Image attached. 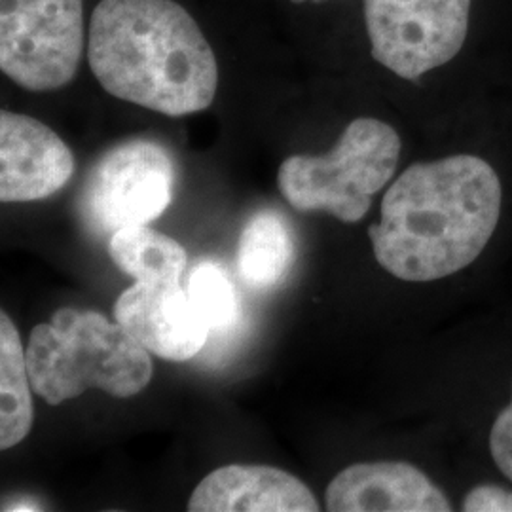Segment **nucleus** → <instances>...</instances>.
Segmentation results:
<instances>
[{"instance_id":"dca6fc26","label":"nucleus","mask_w":512,"mask_h":512,"mask_svg":"<svg viewBox=\"0 0 512 512\" xmlns=\"http://www.w3.org/2000/svg\"><path fill=\"white\" fill-rule=\"evenodd\" d=\"M490 454L497 469L512 482V399L511 404L499 412L492 425Z\"/></svg>"},{"instance_id":"7ed1b4c3","label":"nucleus","mask_w":512,"mask_h":512,"mask_svg":"<svg viewBox=\"0 0 512 512\" xmlns=\"http://www.w3.org/2000/svg\"><path fill=\"white\" fill-rule=\"evenodd\" d=\"M25 351L31 387L52 406L88 389L128 399L152 378L148 349L118 321L93 310L55 311L50 323L33 329Z\"/></svg>"},{"instance_id":"f03ea898","label":"nucleus","mask_w":512,"mask_h":512,"mask_svg":"<svg viewBox=\"0 0 512 512\" xmlns=\"http://www.w3.org/2000/svg\"><path fill=\"white\" fill-rule=\"evenodd\" d=\"M88 63L105 92L167 116L211 107L219 88L215 52L175 0H101Z\"/></svg>"},{"instance_id":"f3484780","label":"nucleus","mask_w":512,"mask_h":512,"mask_svg":"<svg viewBox=\"0 0 512 512\" xmlns=\"http://www.w3.org/2000/svg\"><path fill=\"white\" fill-rule=\"evenodd\" d=\"M465 512H512V492L501 486H476L463 499Z\"/></svg>"},{"instance_id":"f8f14e48","label":"nucleus","mask_w":512,"mask_h":512,"mask_svg":"<svg viewBox=\"0 0 512 512\" xmlns=\"http://www.w3.org/2000/svg\"><path fill=\"white\" fill-rule=\"evenodd\" d=\"M296 260L293 226L279 211L264 209L247 220L238 241L241 281L260 293L277 289Z\"/></svg>"},{"instance_id":"423d86ee","label":"nucleus","mask_w":512,"mask_h":512,"mask_svg":"<svg viewBox=\"0 0 512 512\" xmlns=\"http://www.w3.org/2000/svg\"><path fill=\"white\" fill-rule=\"evenodd\" d=\"M175 181V160L160 143L131 139L114 145L84 181L78 200L82 219L101 236L148 224L173 202Z\"/></svg>"},{"instance_id":"6e6552de","label":"nucleus","mask_w":512,"mask_h":512,"mask_svg":"<svg viewBox=\"0 0 512 512\" xmlns=\"http://www.w3.org/2000/svg\"><path fill=\"white\" fill-rule=\"evenodd\" d=\"M114 319L150 353L173 363L196 357L211 332L179 283L137 281L116 300Z\"/></svg>"},{"instance_id":"9b49d317","label":"nucleus","mask_w":512,"mask_h":512,"mask_svg":"<svg viewBox=\"0 0 512 512\" xmlns=\"http://www.w3.org/2000/svg\"><path fill=\"white\" fill-rule=\"evenodd\" d=\"M192 512H317L319 503L296 476L268 465H226L190 495Z\"/></svg>"},{"instance_id":"1a4fd4ad","label":"nucleus","mask_w":512,"mask_h":512,"mask_svg":"<svg viewBox=\"0 0 512 512\" xmlns=\"http://www.w3.org/2000/svg\"><path fill=\"white\" fill-rule=\"evenodd\" d=\"M74 156L54 129L31 116L0 112V200L38 202L71 181Z\"/></svg>"},{"instance_id":"0eeeda50","label":"nucleus","mask_w":512,"mask_h":512,"mask_svg":"<svg viewBox=\"0 0 512 512\" xmlns=\"http://www.w3.org/2000/svg\"><path fill=\"white\" fill-rule=\"evenodd\" d=\"M471 0H365L372 57L418 80L452 61L467 38Z\"/></svg>"},{"instance_id":"4468645a","label":"nucleus","mask_w":512,"mask_h":512,"mask_svg":"<svg viewBox=\"0 0 512 512\" xmlns=\"http://www.w3.org/2000/svg\"><path fill=\"white\" fill-rule=\"evenodd\" d=\"M112 262L129 277L145 283H179L188 255L183 245L147 224L126 226L110 236Z\"/></svg>"},{"instance_id":"9d476101","label":"nucleus","mask_w":512,"mask_h":512,"mask_svg":"<svg viewBox=\"0 0 512 512\" xmlns=\"http://www.w3.org/2000/svg\"><path fill=\"white\" fill-rule=\"evenodd\" d=\"M330 512H448L452 505L429 476L404 461L355 463L332 478Z\"/></svg>"},{"instance_id":"20e7f679","label":"nucleus","mask_w":512,"mask_h":512,"mask_svg":"<svg viewBox=\"0 0 512 512\" xmlns=\"http://www.w3.org/2000/svg\"><path fill=\"white\" fill-rule=\"evenodd\" d=\"M399 156L395 129L382 120L357 118L329 154L287 158L277 186L298 211H327L342 222H357L395 175Z\"/></svg>"},{"instance_id":"f257e3e1","label":"nucleus","mask_w":512,"mask_h":512,"mask_svg":"<svg viewBox=\"0 0 512 512\" xmlns=\"http://www.w3.org/2000/svg\"><path fill=\"white\" fill-rule=\"evenodd\" d=\"M503 188L473 154L412 164L389 186L368 236L385 272L427 283L471 266L494 236Z\"/></svg>"},{"instance_id":"a211bd4d","label":"nucleus","mask_w":512,"mask_h":512,"mask_svg":"<svg viewBox=\"0 0 512 512\" xmlns=\"http://www.w3.org/2000/svg\"><path fill=\"white\" fill-rule=\"evenodd\" d=\"M294 4H300V2H308V0H293ZM311 2H325V0H311Z\"/></svg>"},{"instance_id":"ddd939ff","label":"nucleus","mask_w":512,"mask_h":512,"mask_svg":"<svg viewBox=\"0 0 512 512\" xmlns=\"http://www.w3.org/2000/svg\"><path fill=\"white\" fill-rule=\"evenodd\" d=\"M27 351L18 329L6 311L0 313V448H14L33 429L35 410L31 397Z\"/></svg>"},{"instance_id":"2eb2a0df","label":"nucleus","mask_w":512,"mask_h":512,"mask_svg":"<svg viewBox=\"0 0 512 512\" xmlns=\"http://www.w3.org/2000/svg\"><path fill=\"white\" fill-rule=\"evenodd\" d=\"M186 291L211 332H226L239 321L241 304L232 277L215 260H200L188 275Z\"/></svg>"},{"instance_id":"39448f33","label":"nucleus","mask_w":512,"mask_h":512,"mask_svg":"<svg viewBox=\"0 0 512 512\" xmlns=\"http://www.w3.org/2000/svg\"><path fill=\"white\" fill-rule=\"evenodd\" d=\"M84 54V0H0V69L29 92L73 80Z\"/></svg>"}]
</instances>
